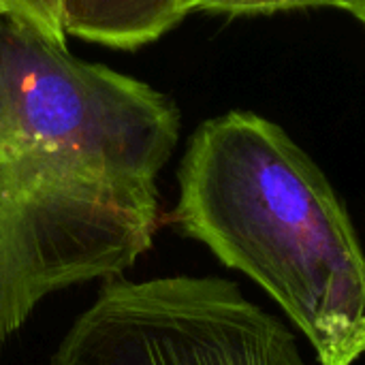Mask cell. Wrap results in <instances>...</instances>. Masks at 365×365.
Listing matches in <instances>:
<instances>
[{
  "label": "cell",
  "instance_id": "cell-1",
  "mask_svg": "<svg viewBox=\"0 0 365 365\" xmlns=\"http://www.w3.org/2000/svg\"><path fill=\"white\" fill-rule=\"evenodd\" d=\"M175 220L257 282L321 365L365 357V255L321 167L274 122L231 111L192 135Z\"/></svg>",
  "mask_w": 365,
  "mask_h": 365
},
{
  "label": "cell",
  "instance_id": "cell-2",
  "mask_svg": "<svg viewBox=\"0 0 365 365\" xmlns=\"http://www.w3.org/2000/svg\"><path fill=\"white\" fill-rule=\"evenodd\" d=\"M178 135L169 98L0 13V156H53L120 184L156 188Z\"/></svg>",
  "mask_w": 365,
  "mask_h": 365
},
{
  "label": "cell",
  "instance_id": "cell-3",
  "mask_svg": "<svg viewBox=\"0 0 365 365\" xmlns=\"http://www.w3.org/2000/svg\"><path fill=\"white\" fill-rule=\"evenodd\" d=\"M51 365H308L293 334L235 282L171 276L109 282Z\"/></svg>",
  "mask_w": 365,
  "mask_h": 365
},
{
  "label": "cell",
  "instance_id": "cell-4",
  "mask_svg": "<svg viewBox=\"0 0 365 365\" xmlns=\"http://www.w3.org/2000/svg\"><path fill=\"white\" fill-rule=\"evenodd\" d=\"M184 0H60L64 36L135 49L169 32L184 15Z\"/></svg>",
  "mask_w": 365,
  "mask_h": 365
},
{
  "label": "cell",
  "instance_id": "cell-5",
  "mask_svg": "<svg viewBox=\"0 0 365 365\" xmlns=\"http://www.w3.org/2000/svg\"><path fill=\"white\" fill-rule=\"evenodd\" d=\"M351 0H184V15L207 11V13H225L231 17L237 15H272L280 11L293 9H314V6H336L346 11Z\"/></svg>",
  "mask_w": 365,
  "mask_h": 365
},
{
  "label": "cell",
  "instance_id": "cell-6",
  "mask_svg": "<svg viewBox=\"0 0 365 365\" xmlns=\"http://www.w3.org/2000/svg\"><path fill=\"white\" fill-rule=\"evenodd\" d=\"M11 17L32 26L58 45H66L60 24V0H4Z\"/></svg>",
  "mask_w": 365,
  "mask_h": 365
},
{
  "label": "cell",
  "instance_id": "cell-7",
  "mask_svg": "<svg viewBox=\"0 0 365 365\" xmlns=\"http://www.w3.org/2000/svg\"><path fill=\"white\" fill-rule=\"evenodd\" d=\"M351 15H355L361 24L365 26V0H351L349 9H346Z\"/></svg>",
  "mask_w": 365,
  "mask_h": 365
},
{
  "label": "cell",
  "instance_id": "cell-8",
  "mask_svg": "<svg viewBox=\"0 0 365 365\" xmlns=\"http://www.w3.org/2000/svg\"><path fill=\"white\" fill-rule=\"evenodd\" d=\"M0 13H6V9H4V0H0Z\"/></svg>",
  "mask_w": 365,
  "mask_h": 365
}]
</instances>
